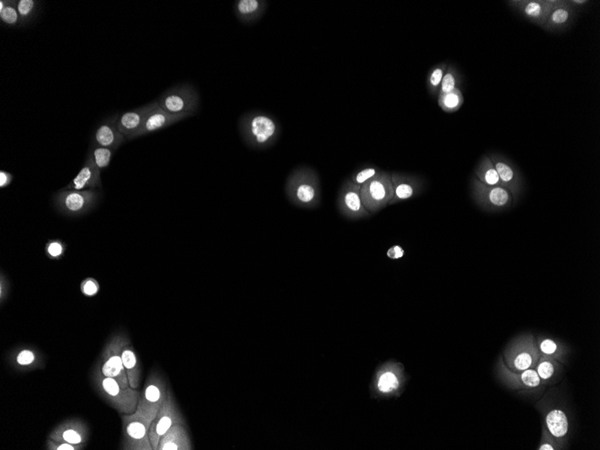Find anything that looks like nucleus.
I'll return each mask as SVG.
<instances>
[{"instance_id": "obj_28", "label": "nucleus", "mask_w": 600, "mask_h": 450, "mask_svg": "<svg viewBox=\"0 0 600 450\" xmlns=\"http://www.w3.org/2000/svg\"><path fill=\"white\" fill-rule=\"evenodd\" d=\"M475 175L478 181L488 186H502L501 179L491 158L485 156L475 169Z\"/></svg>"}, {"instance_id": "obj_14", "label": "nucleus", "mask_w": 600, "mask_h": 450, "mask_svg": "<svg viewBox=\"0 0 600 450\" xmlns=\"http://www.w3.org/2000/svg\"><path fill=\"white\" fill-rule=\"evenodd\" d=\"M473 192L476 202L493 208H503L512 201V192L503 186H488L478 179L473 180Z\"/></svg>"}, {"instance_id": "obj_20", "label": "nucleus", "mask_w": 600, "mask_h": 450, "mask_svg": "<svg viewBox=\"0 0 600 450\" xmlns=\"http://www.w3.org/2000/svg\"><path fill=\"white\" fill-rule=\"evenodd\" d=\"M538 351L529 342L517 345L507 357V362L512 371L521 372L532 369L538 362Z\"/></svg>"}, {"instance_id": "obj_23", "label": "nucleus", "mask_w": 600, "mask_h": 450, "mask_svg": "<svg viewBox=\"0 0 600 450\" xmlns=\"http://www.w3.org/2000/svg\"><path fill=\"white\" fill-rule=\"evenodd\" d=\"M192 445L185 425H173L160 439L158 450H192Z\"/></svg>"}, {"instance_id": "obj_42", "label": "nucleus", "mask_w": 600, "mask_h": 450, "mask_svg": "<svg viewBox=\"0 0 600 450\" xmlns=\"http://www.w3.org/2000/svg\"><path fill=\"white\" fill-rule=\"evenodd\" d=\"M540 351L544 355L552 356L558 351V346L553 340L546 339L540 343Z\"/></svg>"}, {"instance_id": "obj_29", "label": "nucleus", "mask_w": 600, "mask_h": 450, "mask_svg": "<svg viewBox=\"0 0 600 450\" xmlns=\"http://www.w3.org/2000/svg\"><path fill=\"white\" fill-rule=\"evenodd\" d=\"M448 63L442 62L439 64L432 67L427 76L426 86L428 89L429 94L432 98L439 96V89H441L442 82L444 78L446 69H448Z\"/></svg>"}, {"instance_id": "obj_44", "label": "nucleus", "mask_w": 600, "mask_h": 450, "mask_svg": "<svg viewBox=\"0 0 600 450\" xmlns=\"http://www.w3.org/2000/svg\"><path fill=\"white\" fill-rule=\"evenodd\" d=\"M13 179H14V175L4 171V170H1L0 171V188H8L10 183H12Z\"/></svg>"}, {"instance_id": "obj_46", "label": "nucleus", "mask_w": 600, "mask_h": 450, "mask_svg": "<svg viewBox=\"0 0 600 450\" xmlns=\"http://www.w3.org/2000/svg\"><path fill=\"white\" fill-rule=\"evenodd\" d=\"M570 5L572 6L573 8L576 10L577 12L579 10L584 9L591 4V1H588V0H568Z\"/></svg>"}, {"instance_id": "obj_21", "label": "nucleus", "mask_w": 600, "mask_h": 450, "mask_svg": "<svg viewBox=\"0 0 600 450\" xmlns=\"http://www.w3.org/2000/svg\"><path fill=\"white\" fill-rule=\"evenodd\" d=\"M118 117V115H115L113 117L105 120L96 129L92 143L115 151L126 141L125 136L116 127Z\"/></svg>"}, {"instance_id": "obj_2", "label": "nucleus", "mask_w": 600, "mask_h": 450, "mask_svg": "<svg viewBox=\"0 0 600 450\" xmlns=\"http://www.w3.org/2000/svg\"><path fill=\"white\" fill-rule=\"evenodd\" d=\"M285 193L289 202L299 208H318L322 200L321 182L318 172L306 166L293 170L286 180Z\"/></svg>"}, {"instance_id": "obj_1", "label": "nucleus", "mask_w": 600, "mask_h": 450, "mask_svg": "<svg viewBox=\"0 0 600 450\" xmlns=\"http://www.w3.org/2000/svg\"><path fill=\"white\" fill-rule=\"evenodd\" d=\"M238 131L248 148L263 150L276 144L282 134V127L269 113L253 111L239 118Z\"/></svg>"}, {"instance_id": "obj_38", "label": "nucleus", "mask_w": 600, "mask_h": 450, "mask_svg": "<svg viewBox=\"0 0 600 450\" xmlns=\"http://www.w3.org/2000/svg\"><path fill=\"white\" fill-rule=\"evenodd\" d=\"M398 380L393 373H386L379 379V388L380 391L388 393L398 388Z\"/></svg>"}, {"instance_id": "obj_15", "label": "nucleus", "mask_w": 600, "mask_h": 450, "mask_svg": "<svg viewBox=\"0 0 600 450\" xmlns=\"http://www.w3.org/2000/svg\"><path fill=\"white\" fill-rule=\"evenodd\" d=\"M391 179L394 195L389 205L398 204L399 202L415 197L422 192L425 185L423 180L416 175L392 173Z\"/></svg>"}, {"instance_id": "obj_24", "label": "nucleus", "mask_w": 600, "mask_h": 450, "mask_svg": "<svg viewBox=\"0 0 600 450\" xmlns=\"http://www.w3.org/2000/svg\"><path fill=\"white\" fill-rule=\"evenodd\" d=\"M491 159L501 179L503 188L508 189L513 195H518L521 188V178L517 174L516 169L512 168L511 164L501 156L493 155Z\"/></svg>"}, {"instance_id": "obj_37", "label": "nucleus", "mask_w": 600, "mask_h": 450, "mask_svg": "<svg viewBox=\"0 0 600 450\" xmlns=\"http://www.w3.org/2000/svg\"><path fill=\"white\" fill-rule=\"evenodd\" d=\"M515 376L519 379V384H521L524 388H538L541 383V379L539 378L538 372L533 369H526V371H521V374H516Z\"/></svg>"}, {"instance_id": "obj_16", "label": "nucleus", "mask_w": 600, "mask_h": 450, "mask_svg": "<svg viewBox=\"0 0 600 450\" xmlns=\"http://www.w3.org/2000/svg\"><path fill=\"white\" fill-rule=\"evenodd\" d=\"M189 117L190 116L186 115H171V113L166 112L164 109L160 108L158 101H155L154 106L146 116L144 125H143L141 131L137 133L133 139L168 128V127L174 125L175 123Z\"/></svg>"}, {"instance_id": "obj_40", "label": "nucleus", "mask_w": 600, "mask_h": 450, "mask_svg": "<svg viewBox=\"0 0 600 450\" xmlns=\"http://www.w3.org/2000/svg\"><path fill=\"white\" fill-rule=\"evenodd\" d=\"M81 292L86 296H94L98 295L100 291V285L94 278H86L80 285Z\"/></svg>"}, {"instance_id": "obj_5", "label": "nucleus", "mask_w": 600, "mask_h": 450, "mask_svg": "<svg viewBox=\"0 0 600 450\" xmlns=\"http://www.w3.org/2000/svg\"><path fill=\"white\" fill-rule=\"evenodd\" d=\"M168 383L158 371H152L146 378L139 396L137 411L150 426L168 396Z\"/></svg>"}, {"instance_id": "obj_33", "label": "nucleus", "mask_w": 600, "mask_h": 450, "mask_svg": "<svg viewBox=\"0 0 600 450\" xmlns=\"http://www.w3.org/2000/svg\"><path fill=\"white\" fill-rule=\"evenodd\" d=\"M113 153H115V150L91 143L88 155L91 156L96 165L102 171V170L108 168L110 163H111Z\"/></svg>"}, {"instance_id": "obj_41", "label": "nucleus", "mask_w": 600, "mask_h": 450, "mask_svg": "<svg viewBox=\"0 0 600 450\" xmlns=\"http://www.w3.org/2000/svg\"><path fill=\"white\" fill-rule=\"evenodd\" d=\"M45 449L48 450H82L85 449V446L71 444V443L64 442L53 441V439L48 438Z\"/></svg>"}, {"instance_id": "obj_9", "label": "nucleus", "mask_w": 600, "mask_h": 450, "mask_svg": "<svg viewBox=\"0 0 600 450\" xmlns=\"http://www.w3.org/2000/svg\"><path fill=\"white\" fill-rule=\"evenodd\" d=\"M178 423L185 425V420L183 418L181 410L179 409L171 388H168V396L149 427V436L153 450H158L160 439L173 425Z\"/></svg>"}, {"instance_id": "obj_3", "label": "nucleus", "mask_w": 600, "mask_h": 450, "mask_svg": "<svg viewBox=\"0 0 600 450\" xmlns=\"http://www.w3.org/2000/svg\"><path fill=\"white\" fill-rule=\"evenodd\" d=\"M93 385L96 391L113 409L122 415H132L138 408L141 392L132 388H122L115 379L103 374L99 364L92 374Z\"/></svg>"}, {"instance_id": "obj_34", "label": "nucleus", "mask_w": 600, "mask_h": 450, "mask_svg": "<svg viewBox=\"0 0 600 450\" xmlns=\"http://www.w3.org/2000/svg\"><path fill=\"white\" fill-rule=\"evenodd\" d=\"M39 2L35 0H19L16 8H18L20 18H21L22 26L28 25L38 13Z\"/></svg>"}, {"instance_id": "obj_43", "label": "nucleus", "mask_w": 600, "mask_h": 450, "mask_svg": "<svg viewBox=\"0 0 600 450\" xmlns=\"http://www.w3.org/2000/svg\"><path fill=\"white\" fill-rule=\"evenodd\" d=\"M8 293L9 282L8 278L4 275V273L1 272L0 273V303H1V305L8 299Z\"/></svg>"}, {"instance_id": "obj_35", "label": "nucleus", "mask_w": 600, "mask_h": 450, "mask_svg": "<svg viewBox=\"0 0 600 450\" xmlns=\"http://www.w3.org/2000/svg\"><path fill=\"white\" fill-rule=\"evenodd\" d=\"M380 171H381V170L376 168V166H365V168H363L361 170H357L356 172L353 173L352 178L350 179H351L353 183H356V185L362 186V185H364L365 183L368 182L369 180L375 178Z\"/></svg>"}, {"instance_id": "obj_19", "label": "nucleus", "mask_w": 600, "mask_h": 450, "mask_svg": "<svg viewBox=\"0 0 600 450\" xmlns=\"http://www.w3.org/2000/svg\"><path fill=\"white\" fill-rule=\"evenodd\" d=\"M96 188H102L101 170L96 165L91 156L88 155L79 174L63 189L82 191V190Z\"/></svg>"}, {"instance_id": "obj_17", "label": "nucleus", "mask_w": 600, "mask_h": 450, "mask_svg": "<svg viewBox=\"0 0 600 450\" xmlns=\"http://www.w3.org/2000/svg\"><path fill=\"white\" fill-rule=\"evenodd\" d=\"M577 13L568 0H558L542 29L549 33L565 32L575 23Z\"/></svg>"}, {"instance_id": "obj_25", "label": "nucleus", "mask_w": 600, "mask_h": 450, "mask_svg": "<svg viewBox=\"0 0 600 450\" xmlns=\"http://www.w3.org/2000/svg\"><path fill=\"white\" fill-rule=\"evenodd\" d=\"M122 362L125 366L127 376H128L129 388L137 389L139 388V381H141V365L137 356L134 349H133L131 343L123 347Z\"/></svg>"}, {"instance_id": "obj_18", "label": "nucleus", "mask_w": 600, "mask_h": 450, "mask_svg": "<svg viewBox=\"0 0 600 450\" xmlns=\"http://www.w3.org/2000/svg\"><path fill=\"white\" fill-rule=\"evenodd\" d=\"M154 103L155 101L146 103L141 108L126 112L119 116L116 127H117L119 132L125 136L126 141H131L134 138L137 133L141 131L143 125H144L146 116L154 106Z\"/></svg>"}, {"instance_id": "obj_8", "label": "nucleus", "mask_w": 600, "mask_h": 450, "mask_svg": "<svg viewBox=\"0 0 600 450\" xmlns=\"http://www.w3.org/2000/svg\"><path fill=\"white\" fill-rule=\"evenodd\" d=\"M98 189L64 190L59 191L53 198L57 209L62 214L78 217L86 214L98 204L100 198Z\"/></svg>"}, {"instance_id": "obj_27", "label": "nucleus", "mask_w": 600, "mask_h": 450, "mask_svg": "<svg viewBox=\"0 0 600 450\" xmlns=\"http://www.w3.org/2000/svg\"><path fill=\"white\" fill-rule=\"evenodd\" d=\"M546 426L550 434L556 439H561L568 433L569 422L567 416L561 410H553L546 416Z\"/></svg>"}, {"instance_id": "obj_30", "label": "nucleus", "mask_w": 600, "mask_h": 450, "mask_svg": "<svg viewBox=\"0 0 600 450\" xmlns=\"http://www.w3.org/2000/svg\"><path fill=\"white\" fill-rule=\"evenodd\" d=\"M465 102L464 96L460 89L453 90L448 94L438 96V105L442 111L448 113L458 112Z\"/></svg>"}, {"instance_id": "obj_45", "label": "nucleus", "mask_w": 600, "mask_h": 450, "mask_svg": "<svg viewBox=\"0 0 600 450\" xmlns=\"http://www.w3.org/2000/svg\"><path fill=\"white\" fill-rule=\"evenodd\" d=\"M403 253H405V251H403V249L401 248V246H392L391 248L388 249V253H386V255H388L389 258L399 259L403 258Z\"/></svg>"}, {"instance_id": "obj_13", "label": "nucleus", "mask_w": 600, "mask_h": 450, "mask_svg": "<svg viewBox=\"0 0 600 450\" xmlns=\"http://www.w3.org/2000/svg\"><path fill=\"white\" fill-rule=\"evenodd\" d=\"M48 438L53 441L86 446L89 438V428L81 419H69L57 425L50 433Z\"/></svg>"}, {"instance_id": "obj_36", "label": "nucleus", "mask_w": 600, "mask_h": 450, "mask_svg": "<svg viewBox=\"0 0 600 450\" xmlns=\"http://www.w3.org/2000/svg\"><path fill=\"white\" fill-rule=\"evenodd\" d=\"M67 246L61 239L49 240L45 245L46 255L50 259L59 260L64 256Z\"/></svg>"}, {"instance_id": "obj_12", "label": "nucleus", "mask_w": 600, "mask_h": 450, "mask_svg": "<svg viewBox=\"0 0 600 450\" xmlns=\"http://www.w3.org/2000/svg\"><path fill=\"white\" fill-rule=\"evenodd\" d=\"M558 2V0H509L507 3L522 18L542 28Z\"/></svg>"}, {"instance_id": "obj_6", "label": "nucleus", "mask_w": 600, "mask_h": 450, "mask_svg": "<svg viewBox=\"0 0 600 450\" xmlns=\"http://www.w3.org/2000/svg\"><path fill=\"white\" fill-rule=\"evenodd\" d=\"M129 343V339L125 333H115L103 347L99 363L103 374L115 379L122 388H129L122 357L123 347Z\"/></svg>"}, {"instance_id": "obj_39", "label": "nucleus", "mask_w": 600, "mask_h": 450, "mask_svg": "<svg viewBox=\"0 0 600 450\" xmlns=\"http://www.w3.org/2000/svg\"><path fill=\"white\" fill-rule=\"evenodd\" d=\"M555 367L551 361L543 359L536 368V372L541 380H548L555 374Z\"/></svg>"}, {"instance_id": "obj_22", "label": "nucleus", "mask_w": 600, "mask_h": 450, "mask_svg": "<svg viewBox=\"0 0 600 450\" xmlns=\"http://www.w3.org/2000/svg\"><path fill=\"white\" fill-rule=\"evenodd\" d=\"M268 2L265 0H236L234 12L242 24L252 25L259 21L265 14Z\"/></svg>"}, {"instance_id": "obj_10", "label": "nucleus", "mask_w": 600, "mask_h": 450, "mask_svg": "<svg viewBox=\"0 0 600 450\" xmlns=\"http://www.w3.org/2000/svg\"><path fill=\"white\" fill-rule=\"evenodd\" d=\"M123 450H153L149 436V425L138 411L122 415Z\"/></svg>"}, {"instance_id": "obj_31", "label": "nucleus", "mask_w": 600, "mask_h": 450, "mask_svg": "<svg viewBox=\"0 0 600 450\" xmlns=\"http://www.w3.org/2000/svg\"><path fill=\"white\" fill-rule=\"evenodd\" d=\"M16 4L18 1H8V0L0 1V20L10 28L22 26Z\"/></svg>"}, {"instance_id": "obj_4", "label": "nucleus", "mask_w": 600, "mask_h": 450, "mask_svg": "<svg viewBox=\"0 0 600 450\" xmlns=\"http://www.w3.org/2000/svg\"><path fill=\"white\" fill-rule=\"evenodd\" d=\"M160 108L171 115L195 116L200 108L198 90L190 83L172 86L163 93L158 100Z\"/></svg>"}, {"instance_id": "obj_11", "label": "nucleus", "mask_w": 600, "mask_h": 450, "mask_svg": "<svg viewBox=\"0 0 600 450\" xmlns=\"http://www.w3.org/2000/svg\"><path fill=\"white\" fill-rule=\"evenodd\" d=\"M336 205L340 214L349 221H358L371 216L363 206L361 185H356L350 178L346 179L340 188Z\"/></svg>"}, {"instance_id": "obj_32", "label": "nucleus", "mask_w": 600, "mask_h": 450, "mask_svg": "<svg viewBox=\"0 0 600 450\" xmlns=\"http://www.w3.org/2000/svg\"><path fill=\"white\" fill-rule=\"evenodd\" d=\"M461 84V73L459 72L456 66L449 64L444 78L442 79L439 96L448 94V93L452 92L455 89H460Z\"/></svg>"}, {"instance_id": "obj_7", "label": "nucleus", "mask_w": 600, "mask_h": 450, "mask_svg": "<svg viewBox=\"0 0 600 450\" xmlns=\"http://www.w3.org/2000/svg\"><path fill=\"white\" fill-rule=\"evenodd\" d=\"M394 195L391 173L380 171L378 175L361 186L363 206L371 215L382 211L389 205Z\"/></svg>"}, {"instance_id": "obj_47", "label": "nucleus", "mask_w": 600, "mask_h": 450, "mask_svg": "<svg viewBox=\"0 0 600 450\" xmlns=\"http://www.w3.org/2000/svg\"><path fill=\"white\" fill-rule=\"evenodd\" d=\"M539 449L540 450H553L555 449H553V446L552 445L543 444L541 446H540Z\"/></svg>"}, {"instance_id": "obj_26", "label": "nucleus", "mask_w": 600, "mask_h": 450, "mask_svg": "<svg viewBox=\"0 0 600 450\" xmlns=\"http://www.w3.org/2000/svg\"><path fill=\"white\" fill-rule=\"evenodd\" d=\"M13 366L21 371H31L41 367L42 358L35 350L22 348L11 355Z\"/></svg>"}]
</instances>
